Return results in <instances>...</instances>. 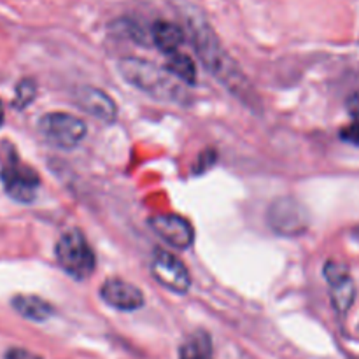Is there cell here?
Returning <instances> with one entry per match:
<instances>
[{
  "label": "cell",
  "instance_id": "17",
  "mask_svg": "<svg viewBox=\"0 0 359 359\" xmlns=\"http://www.w3.org/2000/svg\"><path fill=\"white\" fill-rule=\"evenodd\" d=\"M340 137H342V140H346V142L359 147V119H356L353 125L346 126V128L340 132Z\"/></svg>",
  "mask_w": 359,
  "mask_h": 359
},
{
  "label": "cell",
  "instance_id": "14",
  "mask_svg": "<svg viewBox=\"0 0 359 359\" xmlns=\"http://www.w3.org/2000/svg\"><path fill=\"white\" fill-rule=\"evenodd\" d=\"M165 69H167L172 76L177 77L179 81H182L184 84H195L196 83L195 62H193L191 56L184 55V53L175 51V53H172V55H168Z\"/></svg>",
  "mask_w": 359,
  "mask_h": 359
},
{
  "label": "cell",
  "instance_id": "13",
  "mask_svg": "<svg viewBox=\"0 0 359 359\" xmlns=\"http://www.w3.org/2000/svg\"><path fill=\"white\" fill-rule=\"evenodd\" d=\"M13 307L25 319H30L35 323L48 321L55 314V309L51 304H48L42 298L34 297V294H18L13 298Z\"/></svg>",
  "mask_w": 359,
  "mask_h": 359
},
{
  "label": "cell",
  "instance_id": "7",
  "mask_svg": "<svg viewBox=\"0 0 359 359\" xmlns=\"http://www.w3.org/2000/svg\"><path fill=\"white\" fill-rule=\"evenodd\" d=\"M0 181L7 195L21 203H30L37 195V188L41 184L37 172L18 160L4 165L0 170Z\"/></svg>",
  "mask_w": 359,
  "mask_h": 359
},
{
  "label": "cell",
  "instance_id": "9",
  "mask_svg": "<svg viewBox=\"0 0 359 359\" xmlns=\"http://www.w3.org/2000/svg\"><path fill=\"white\" fill-rule=\"evenodd\" d=\"M154 233L174 249H189L195 242V228L186 217L179 214H160L149 219Z\"/></svg>",
  "mask_w": 359,
  "mask_h": 359
},
{
  "label": "cell",
  "instance_id": "6",
  "mask_svg": "<svg viewBox=\"0 0 359 359\" xmlns=\"http://www.w3.org/2000/svg\"><path fill=\"white\" fill-rule=\"evenodd\" d=\"M151 273L158 284L175 294H186L191 287V276L184 263L170 251L158 249L151 262Z\"/></svg>",
  "mask_w": 359,
  "mask_h": 359
},
{
  "label": "cell",
  "instance_id": "16",
  "mask_svg": "<svg viewBox=\"0 0 359 359\" xmlns=\"http://www.w3.org/2000/svg\"><path fill=\"white\" fill-rule=\"evenodd\" d=\"M35 93H37V88H35V83L32 79H23L16 88V98H14V107L23 109L30 104L35 98Z\"/></svg>",
  "mask_w": 359,
  "mask_h": 359
},
{
  "label": "cell",
  "instance_id": "20",
  "mask_svg": "<svg viewBox=\"0 0 359 359\" xmlns=\"http://www.w3.org/2000/svg\"><path fill=\"white\" fill-rule=\"evenodd\" d=\"M4 125V105L2 102H0V126Z\"/></svg>",
  "mask_w": 359,
  "mask_h": 359
},
{
  "label": "cell",
  "instance_id": "5",
  "mask_svg": "<svg viewBox=\"0 0 359 359\" xmlns=\"http://www.w3.org/2000/svg\"><path fill=\"white\" fill-rule=\"evenodd\" d=\"M266 217L270 228L283 237H298L309 230L307 209L293 196H280L273 200Z\"/></svg>",
  "mask_w": 359,
  "mask_h": 359
},
{
  "label": "cell",
  "instance_id": "19",
  "mask_svg": "<svg viewBox=\"0 0 359 359\" xmlns=\"http://www.w3.org/2000/svg\"><path fill=\"white\" fill-rule=\"evenodd\" d=\"M347 111L354 119H359V90L354 91L347 100Z\"/></svg>",
  "mask_w": 359,
  "mask_h": 359
},
{
  "label": "cell",
  "instance_id": "4",
  "mask_svg": "<svg viewBox=\"0 0 359 359\" xmlns=\"http://www.w3.org/2000/svg\"><path fill=\"white\" fill-rule=\"evenodd\" d=\"M39 130L49 144L62 149H74L84 140L86 123L69 112H48L39 119Z\"/></svg>",
  "mask_w": 359,
  "mask_h": 359
},
{
  "label": "cell",
  "instance_id": "2",
  "mask_svg": "<svg viewBox=\"0 0 359 359\" xmlns=\"http://www.w3.org/2000/svg\"><path fill=\"white\" fill-rule=\"evenodd\" d=\"M189 32L193 35V42H195L200 60L205 63L207 69L235 93H242V88L245 86L244 77L241 76L237 65H233V62L226 55L223 46L219 44L216 35L212 34L209 25L198 20H191L189 21Z\"/></svg>",
  "mask_w": 359,
  "mask_h": 359
},
{
  "label": "cell",
  "instance_id": "15",
  "mask_svg": "<svg viewBox=\"0 0 359 359\" xmlns=\"http://www.w3.org/2000/svg\"><path fill=\"white\" fill-rule=\"evenodd\" d=\"M179 359H214L209 335L198 332L189 337L179 349Z\"/></svg>",
  "mask_w": 359,
  "mask_h": 359
},
{
  "label": "cell",
  "instance_id": "8",
  "mask_svg": "<svg viewBox=\"0 0 359 359\" xmlns=\"http://www.w3.org/2000/svg\"><path fill=\"white\" fill-rule=\"evenodd\" d=\"M326 283L330 286L332 305L340 316H346L351 311L356 298V286L351 277L349 269L340 262H328L323 269Z\"/></svg>",
  "mask_w": 359,
  "mask_h": 359
},
{
  "label": "cell",
  "instance_id": "1",
  "mask_svg": "<svg viewBox=\"0 0 359 359\" xmlns=\"http://www.w3.org/2000/svg\"><path fill=\"white\" fill-rule=\"evenodd\" d=\"M118 70L126 83L149 97L163 102H175V104H184L189 100V93L182 88L177 77L147 60L123 58L118 63Z\"/></svg>",
  "mask_w": 359,
  "mask_h": 359
},
{
  "label": "cell",
  "instance_id": "3",
  "mask_svg": "<svg viewBox=\"0 0 359 359\" xmlns=\"http://www.w3.org/2000/svg\"><path fill=\"white\" fill-rule=\"evenodd\" d=\"M60 266L76 280L90 279L97 269V256L84 233L77 228L65 231L55 248Z\"/></svg>",
  "mask_w": 359,
  "mask_h": 359
},
{
  "label": "cell",
  "instance_id": "10",
  "mask_svg": "<svg viewBox=\"0 0 359 359\" xmlns=\"http://www.w3.org/2000/svg\"><path fill=\"white\" fill-rule=\"evenodd\" d=\"M100 297L109 307L116 311H139L144 305V293L132 283L121 279H109L102 284Z\"/></svg>",
  "mask_w": 359,
  "mask_h": 359
},
{
  "label": "cell",
  "instance_id": "18",
  "mask_svg": "<svg viewBox=\"0 0 359 359\" xmlns=\"http://www.w3.org/2000/svg\"><path fill=\"white\" fill-rule=\"evenodd\" d=\"M4 359H44V358H41L39 354H35V353H30V351H27V349L13 347V349L7 351Z\"/></svg>",
  "mask_w": 359,
  "mask_h": 359
},
{
  "label": "cell",
  "instance_id": "12",
  "mask_svg": "<svg viewBox=\"0 0 359 359\" xmlns=\"http://www.w3.org/2000/svg\"><path fill=\"white\" fill-rule=\"evenodd\" d=\"M151 37H153L154 46L168 56L179 51V48L184 42V32L179 25L172 23V21H156L153 25V30H151Z\"/></svg>",
  "mask_w": 359,
  "mask_h": 359
},
{
  "label": "cell",
  "instance_id": "11",
  "mask_svg": "<svg viewBox=\"0 0 359 359\" xmlns=\"http://www.w3.org/2000/svg\"><path fill=\"white\" fill-rule=\"evenodd\" d=\"M76 100L84 112L104 123H114L118 118V107L116 102L109 97L105 91L93 86L79 88Z\"/></svg>",
  "mask_w": 359,
  "mask_h": 359
}]
</instances>
